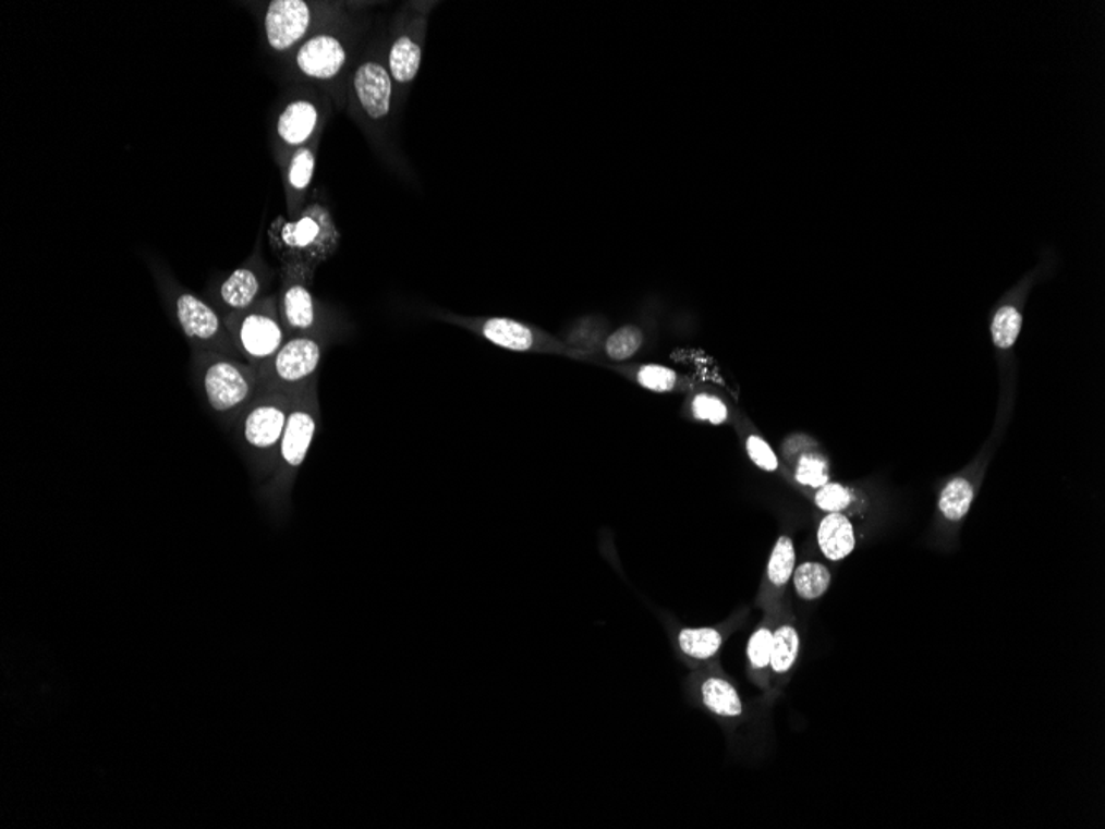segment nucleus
Instances as JSON below:
<instances>
[{
	"mask_svg": "<svg viewBox=\"0 0 1105 829\" xmlns=\"http://www.w3.org/2000/svg\"><path fill=\"white\" fill-rule=\"evenodd\" d=\"M268 241L283 264H302L315 272L319 264L335 254L341 234L330 209L313 203L292 221L277 217L268 229Z\"/></svg>",
	"mask_w": 1105,
	"mask_h": 829,
	"instance_id": "1",
	"label": "nucleus"
},
{
	"mask_svg": "<svg viewBox=\"0 0 1105 829\" xmlns=\"http://www.w3.org/2000/svg\"><path fill=\"white\" fill-rule=\"evenodd\" d=\"M385 49L386 41L356 63L347 88L351 111L379 145L388 139L394 111H398L396 86L386 65Z\"/></svg>",
	"mask_w": 1105,
	"mask_h": 829,
	"instance_id": "2",
	"label": "nucleus"
},
{
	"mask_svg": "<svg viewBox=\"0 0 1105 829\" xmlns=\"http://www.w3.org/2000/svg\"><path fill=\"white\" fill-rule=\"evenodd\" d=\"M437 5L433 0H411L399 9L392 21L385 56L396 86V107L404 105L411 86L420 75L429 19Z\"/></svg>",
	"mask_w": 1105,
	"mask_h": 829,
	"instance_id": "3",
	"label": "nucleus"
},
{
	"mask_svg": "<svg viewBox=\"0 0 1105 829\" xmlns=\"http://www.w3.org/2000/svg\"><path fill=\"white\" fill-rule=\"evenodd\" d=\"M354 46L356 37L347 19H341L303 41L295 52L290 53V59L296 75L340 92L344 85L348 88Z\"/></svg>",
	"mask_w": 1105,
	"mask_h": 829,
	"instance_id": "4",
	"label": "nucleus"
},
{
	"mask_svg": "<svg viewBox=\"0 0 1105 829\" xmlns=\"http://www.w3.org/2000/svg\"><path fill=\"white\" fill-rule=\"evenodd\" d=\"M344 4L308 2V0H274L264 14V34L271 52L293 53L316 32L344 19Z\"/></svg>",
	"mask_w": 1105,
	"mask_h": 829,
	"instance_id": "5",
	"label": "nucleus"
},
{
	"mask_svg": "<svg viewBox=\"0 0 1105 829\" xmlns=\"http://www.w3.org/2000/svg\"><path fill=\"white\" fill-rule=\"evenodd\" d=\"M229 330L235 348L245 356L248 365L257 369L267 365L287 341L279 296H265L254 307L234 312L229 320Z\"/></svg>",
	"mask_w": 1105,
	"mask_h": 829,
	"instance_id": "6",
	"label": "nucleus"
},
{
	"mask_svg": "<svg viewBox=\"0 0 1105 829\" xmlns=\"http://www.w3.org/2000/svg\"><path fill=\"white\" fill-rule=\"evenodd\" d=\"M440 320L464 328L490 341L495 346L517 353H557L570 355L571 350L558 338L545 333L532 325L501 317H460L456 314L439 315Z\"/></svg>",
	"mask_w": 1105,
	"mask_h": 829,
	"instance_id": "7",
	"label": "nucleus"
},
{
	"mask_svg": "<svg viewBox=\"0 0 1105 829\" xmlns=\"http://www.w3.org/2000/svg\"><path fill=\"white\" fill-rule=\"evenodd\" d=\"M331 113L330 97L321 94L299 95L287 101L275 121V142L280 164L295 149L321 138Z\"/></svg>",
	"mask_w": 1105,
	"mask_h": 829,
	"instance_id": "8",
	"label": "nucleus"
},
{
	"mask_svg": "<svg viewBox=\"0 0 1105 829\" xmlns=\"http://www.w3.org/2000/svg\"><path fill=\"white\" fill-rule=\"evenodd\" d=\"M324 346L312 334H296L282 344L277 355L258 368L262 391H293L313 381Z\"/></svg>",
	"mask_w": 1105,
	"mask_h": 829,
	"instance_id": "9",
	"label": "nucleus"
},
{
	"mask_svg": "<svg viewBox=\"0 0 1105 829\" xmlns=\"http://www.w3.org/2000/svg\"><path fill=\"white\" fill-rule=\"evenodd\" d=\"M204 392L216 413H230L244 406L260 391L258 369L234 359H217L204 371Z\"/></svg>",
	"mask_w": 1105,
	"mask_h": 829,
	"instance_id": "10",
	"label": "nucleus"
},
{
	"mask_svg": "<svg viewBox=\"0 0 1105 829\" xmlns=\"http://www.w3.org/2000/svg\"><path fill=\"white\" fill-rule=\"evenodd\" d=\"M292 404L290 391H262V397L242 419L245 442L257 451H270L280 446Z\"/></svg>",
	"mask_w": 1105,
	"mask_h": 829,
	"instance_id": "11",
	"label": "nucleus"
},
{
	"mask_svg": "<svg viewBox=\"0 0 1105 829\" xmlns=\"http://www.w3.org/2000/svg\"><path fill=\"white\" fill-rule=\"evenodd\" d=\"M293 404L280 441V458L289 467L295 468L305 462L309 446L318 430V403L315 381L293 389Z\"/></svg>",
	"mask_w": 1105,
	"mask_h": 829,
	"instance_id": "12",
	"label": "nucleus"
},
{
	"mask_svg": "<svg viewBox=\"0 0 1105 829\" xmlns=\"http://www.w3.org/2000/svg\"><path fill=\"white\" fill-rule=\"evenodd\" d=\"M313 270L302 264H283L279 310L283 327L296 334H309L316 328L315 296L309 290Z\"/></svg>",
	"mask_w": 1105,
	"mask_h": 829,
	"instance_id": "13",
	"label": "nucleus"
},
{
	"mask_svg": "<svg viewBox=\"0 0 1105 829\" xmlns=\"http://www.w3.org/2000/svg\"><path fill=\"white\" fill-rule=\"evenodd\" d=\"M318 145L319 139L295 149L280 164L282 166L283 184H286L289 217H299L302 210L305 209L303 204H305L309 187H312L313 178H315Z\"/></svg>",
	"mask_w": 1105,
	"mask_h": 829,
	"instance_id": "14",
	"label": "nucleus"
},
{
	"mask_svg": "<svg viewBox=\"0 0 1105 829\" xmlns=\"http://www.w3.org/2000/svg\"><path fill=\"white\" fill-rule=\"evenodd\" d=\"M175 317L191 340L199 343H216L227 340L219 315L199 296L182 292L175 300Z\"/></svg>",
	"mask_w": 1105,
	"mask_h": 829,
	"instance_id": "15",
	"label": "nucleus"
},
{
	"mask_svg": "<svg viewBox=\"0 0 1105 829\" xmlns=\"http://www.w3.org/2000/svg\"><path fill=\"white\" fill-rule=\"evenodd\" d=\"M262 289H264V277L260 270L254 266H242L227 277L226 282L220 287V298L223 305L232 312L247 310L258 302Z\"/></svg>",
	"mask_w": 1105,
	"mask_h": 829,
	"instance_id": "16",
	"label": "nucleus"
},
{
	"mask_svg": "<svg viewBox=\"0 0 1105 829\" xmlns=\"http://www.w3.org/2000/svg\"><path fill=\"white\" fill-rule=\"evenodd\" d=\"M817 544L827 560L848 558L855 548L854 527L848 516L845 513H827L817 528Z\"/></svg>",
	"mask_w": 1105,
	"mask_h": 829,
	"instance_id": "17",
	"label": "nucleus"
},
{
	"mask_svg": "<svg viewBox=\"0 0 1105 829\" xmlns=\"http://www.w3.org/2000/svg\"><path fill=\"white\" fill-rule=\"evenodd\" d=\"M800 634L793 623H782L773 631L772 669L776 678H785L790 674L791 669L797 665L800 656Z\"/></svg>",
	"mask_w": 1105,
	"mask_h": 829,
	"instance_id": "18",
	"label": "nucleus"
},
{
	"mask_svg": "<svg viewBox=\"0 0 1105 829\" xmlns=\"http://www.w3.org/2000/svg\"><path fill=\"white\" fill-rule=\"evenodd\" d=\"M702 700L711 712L727 719H734L743 714L739 691L725 679H707L702 685Z\"/></svg>",
	"mask_w": 1105,
	"mask_h": 829,
	"instance_id": "19",
	"label": "nucleus"
},
{
	"mask_svg": "<svg viewBox=\"0 0 1105 829\" xmlns=\"http://www.w3.org/2000/svg\"><path fill=\"white\" fill-rule=\"evenodd\" d=\"M1021 328H1023V312L1017 303L999 305L993 315L992 325H989L992 341L996 350L1009 352L1017 344Z\"/></svg>",
	"mask_w": 1105,
	"mask_h": 829,
	"instance_id": "20",
	"label": "nucleus"
},
{
	"mask_svg": "<svg viewBox=\"0 0 1105 829\" xmlns=\"http://www.w3.org/2000/svg\"><path fill=\"white\" fill-rule=\"evenodd\" d=\"M975 499V487L969 478L955 477L942 490L938 509L950 522H960L972 509Z\"/></svg>",
	"mask_w": 1105,
	"mask_h": 829,
	"instance_id": "21",
	"label": "nucleus"
},
{
	"mask_svg": "<svg viewBox=\"0 0 1105 829\" xmlns=\"http://www.w3.org/2000/svg\"><path fill=\"white\" fill-rule=\"evenodd\" d=\"M724 644V636L712 627L702 630H683L679 634V646L689 658L705 661L714 658Z\"/></svg>",
	"mask_w": 1105,
	"mask_h": 829,
	"instance_id": "22",
	"label": "nucleus"
},
{
	"mask_svg": "<svg viewBox=\"0 0 1105 829\" xmlns=\"http://www.w3.org/2000/svg\"><path fill=\"white\" fill-rule=\"evenodd\" d=\"M793 580L798 595L806 601H813L821 598L831 585V573L824 564L807 561L794 570Z\"/></svg>",
	"mask_w": 1105,
	"mask_h": 829,
	"instance_id": "23",
	"label": "nucleus"
},
{
	"mask_svg": "<svg viewBox=\"0 0 1105 829\" xmlns=\"http://www.w3.org/2000/svg\"><path fill=\"white\" fill-rule=\"evenodd\" d=\"M794 563H797V553H794L793 540L790 537H781L776 541L773 547L772 557L768 561V576L769 585L775 588H782L790 582L791 576L794 573Z\"/></svg>",
	"mask_w": 1105,
	"mask_h": 829,
	"instance_id": "24",
	"label": "nucleus"
},
{
	"mask_svg": "<svg viewBox=\"0 0 1105 829\" xmlns=\"http://www.w3.org/2000/svg\"><path fill=\"white\" fill-rule=\"evenodd\" d=\"M773 631H775V627L772 624H763V626H760L752 634L749 646H746V658H749L750 669L758 678L766 679L768 672H772L769 662H772Z\"/></svg>",
	"mask_w": 1105,
	"mask_h": 829,
	"instance_id": "25",
	"label": "nucleus"
},
{
	"mask_svg": "<svg viewBox=\"0 0 1105 829\" xmlns=\"http://www.w3.org/2000/svg\"><path fill=\"white\" fill-rule=\"evenodd\" d=\"M644 334L638 327L619 328L615 333L609 334L605 343V353L612 362H626L639 352Z\"/></svg>",
	"mask_w": 1105,
	"mask_h": 829,
	"instance_id": "26",
	"label": "nucleus"
},
{
	"mask_svg": "<svg viewBox=\"0 0 1105 829\" xmlns=\"http://www.w3.org/2000/svg\"><path fill=\"white\" fill-rule=\"evenodd\" d=\"M794 477L798 483L811 489H819L829 483V467L821 454H803L798 461Z\"/></svg>",
	"mask_w": 1105,
	"mask_h": 829,
	"instance_id": "27",
	"label": "nucleus"
},
{
	"mask_svg": "<svg viewBox=\"0 0 1105 829\" xmlns=\"http://www.w3.org/2000/svg\"><path fill=\"white\" fill-rule=\"evenodd\" d=\"M817 509L826 513H845L854 502V493L842 484L827 483L814 497Z\"/></svg>",
	"mask_w": 1105,
	"mask_h": 829,
	"instance_id": "28",
	"label": "nucleus"
},
{
	"mask_svg": "<svg viewBox=\"0 0 1105 829\" xmlns=\"http://www.w3.org/2000/svg\"><path fill=\"white\" fill-rule=\"evenodd\" d=\"M677 373L659 365H646L635 371V379L642 388L654 392L672 391L677 385Z\"/></svg>",
	"mask_w": 1105,
	"mask_h": 829,
	"instance_id": "29",
	"label": "nucleus"
},
{
	"mask_svg": "<svg viewBox=\"0 0 1105 829\" xmlns=\"http://www.w3.org/2000/svg\"><path fill=\"white\" fill-rule=\"evenodd\" d=\"M692 413L697 419L707 420L712 424H721L728 419V410L717 397L712 394H697L692 403Z\"/></svg>",
	"mask_w": 1105,
	"mask_h": 829,
	"instance_id": "30",
	"label": "nucleus"
},
{
	"mask_svg": "<svg viewBox=\"0 0 1105 829\" xmlns=\"http://www.w3.org/2000/svg\"><path fill=\"white\" fill-rule=\"evenodd\" d=\"M746 452L749 458L752 459L753 464L758 465L762 471L775 472L778 468V458H776L773 449L769 448L768 442L760 436H749L746 439Z\"/></svg>",
	"mask_w": 1105,
	"mask_h": 829,
	"instance_id": "31",
	"label": "nucleus"
}]
</instances>
